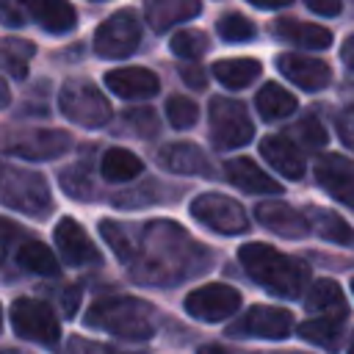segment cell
Masks as SVG:
<instances>
[{"instance_id": "6da1fadb", "label": "cell", "mask_w": 354, "mask_h": 354, "mask_svg": "<svg viewBox=\"0 0 354 354\" xmlns=\"http://www.w3.org/2000/svg\"><path fill=\"white\" fill-rule=\"evenodd\" d=\"M238 260L243 263V271L274 296L299 299L304 288H310V268L268 243H243L238 249Z\"/></svg>"}, {"instance_id": "7a4b0ae2", "label": "cell", "mask_w": 354, "mask_h": 354, "mask_svg": "<svg viewBox=\"0 0 354 354\" xmlns=\"http://www.w3.org/2000/svg\"><path fill=\"white\" fill-rule=\"evenodd\" d=\"M86 326L127 337L149 340L155 335V313L147 301L133 296H105L97 299L86 313Z\"/></svg>"}, {"instance_id": "3957f363", "label": "cell", "mask_w": 354, "mask_h": 354, "mask_svg": "<svg viewBox=\"0 0 354 354\" xmlns=\"http://www.w3.org/2000/svg\"><path fill=\"white\" fill-rule=\"evenodd\" d=\"M144 243H147V257H144V268H149L141 279L144 282H166L163 279V268H171V279H183L177 266H191V271H196V246L191 238H185V232L180 227H174L171 221H155L144 227Z\"/></svg>"}, {"instance_id": "277c9868", "label": "cell", "mask_w": 354, "mask_h": 354, "mask_svg": "<svg viewBox=\"0 0 354 354\" xmlns=\"http://www.w3.org/2000/svg\"><path fill=\"white\" fill-rule=\"evenodd\" d=\"M0 205L25 216H47L53 210L50 188L41 174L0 163Z\"/></svg>"}, {"instance_id": "5b68a950", "label": "cell", "mask_w": 354, "mask_h": 354, "mask_svg": "<svg viewBox=\"0 0 354 354\" xmlns=\"http://www.w3.org/2000/svg\"><path fill=\"white\" fill-rule=\"evenodd\" d=\"M61 113L80 127H102L111 122V102L91 80H66L58 91Z\"/></svg>"}, {"instance_id": "8992f818", "label": "cell", "mask_w": 354, "mask_h": 354, "mask_svg": "<svg viewBox=\"0 0 354 354\" xmlns=\"http://www.w3.org/2000/svg\"><path fill=\"white\" fill-rule=\"evenodd\" d=\"M207 111H210L207 113V119H210V141H213L216 149L230 152V149H238V147L252 141L254 124H252L246 108L238 100L213 97Z\"/></svg>"}, {"instance_id": "52a82bcc", "label": "cell", "mask_w": 354, "mask_h": 354, "mask_svg": "<svg viewBox=\"0 0 354 354\" xmlns=\"http://www.w3.org/2000/svg\"><path fill=\"white\" fill-rule=\"evenodd\" d=\"M141 41V22L133 8H122L111 14L94 30V53L100 58H127L136 53Z\"/></svg>"}, {"instance_id": "ba28073f", "label": "cell", "mask_w": 354, "mask_h": 354, "mask_svg": "<svg viewBox=\"0 0 354 354\" xmlns=\"http://www.w3.org/2000/svg\"><path fill=\"white\" fill-rule=\"evenodd\" d=\"M11 326L22 340L39 346H55L61 337L55 310L39 299H17L11 304Z\"/></svg>"}, {"instance_id": "9c48e42d", "label": "cell", "mask_w": 354, "mask_h": 354, "mask_svg": "<svg viewBox=\"0 0 354 354\" xmlns=\"http://www.w3.org/2000/svg\"><path fill=\"white\" fill-rule=\"evenodd\" d=\"M191 216L218 235H241L249 227L243 205L224 194H199L191 202Z\"/></svg>"}, {"instance_id": "30bf717a", "label": "cell", "mask_w": 354, "mask_h": 354, "mask_svg": "<svg viewBox=\"0 0 354 354\" xmlns=\"http://www.w3.org/2000/svg\"><path fill=\"white\" fill-rule=\"evenodd\" d=\"M293 329V315L282 307L254 304L238 321L227 326L230 337H260V340H282Z\"/></svg>"}, {"instance_id": "8fae6325", "label": "cell", "mask_w": 354, "mask_h": 354, "mask_svg": "<svg viewBox=\"0 0 354 354\" xmlns=\"http://www.w3.org/2000/svg\"><path fill=\"white\" fill-rule=\"evenodd\" d=\"M72 147L69 133L64 130H22L0 138V149L25 160H50Z\"/></svg>"}, {"instance_id": "7c38bea8", "label": "cell", "mask_w": 354, "mask_h": 354, "mask_svg": "<svg viewBox=\"0 0 354 354\" xmlns=\"http://www.w3.org/2000/svg\"><path fill=\"white\" fill-rule=\"evenodd\" d=\"M185 313L196 321H207V324H216L221 318H230L238 307H241V293L230 285H221V282H210V285H202V288H194L188 296H185Z\"/></svg>"}, {"instance_id": "4fadbf2b", "label": "cell", "mask_w": 354, "mask_h": 354, "mask_svg": "<svg viewBox=\"0 0 354 354\" xmlns=\"http://www.w3.org/2000/svg\"><path fill=\"white\" fill-rule=\"evenodd\" d=\"M318 185L354 210V160L346 155H321L313 166Z\"/></svg>"}, {"instance_id": "5bb4252c", "label": "cell", "mask_w": 354, "mask_h": 354, "mask_svg": "<svg viewBox=\"0 0 354 354\" xmlns=\"http://www.w3.org/2000/svg\"><path fill=\"white\" fill-rule=\"evenodd\" d=\"M53 238H55V246H58L61 257H64L69 266H100V263H102L100 249L91 243L88 232H86L72 216H64V218L55 224Z\"/></svg>"}, {"instance_id": "9a60e30c", "label": "cell", "mask_w": 354, "mask_h": 354, "mask_svg": "<svg viewBox=\"0 0 354 354\" xmlns=\"http://www.w3.org/2000/svg\"><path fill=\"white\" fill-rule=\"evenodd\" d=\"M277 69L299 88L304 91H321L329 86L332 80V69L310 55H299V53H282L277 55Z\"/></svg>"}, {"instance_id": "2e32d148", "label": "cell", "mask_w": 354, "mask_h": 354, "mask_svg": "<svg viewBox=\"0 0 354 354\" xmlns=\"http://www.w3.org/2000/svg\"><path fill=\"white\" fill-rule=\"evenodd\" d=\"M105 86L122 97V100H149L160 91V80L152 69L144 66H124V69H111L105 75Z\"/></svg>"}, {"instance_id": "e0dca14e", "label": "cell", "mask_w": 354, "mask_h": 354, "mask_svg": "<svg viewBox=\"0 0 354 354\" xmlns=\"http://www.w3.org/2000/svg\"><path fill=\"white\" fill-rule=\"evenodd\" d=\"M254 216L266 230H271L279 238H304L310 232V224H307L304 213H299L296 207H290L285 202H277V199L260 202L254 207Z\"/></svg>"}, {"instance_id": "ac0fdd59", "label": "cell", "mask_w": 354, "mask_h": 354, "mask_svg": "<svg viewBox=\"0 0 354 354\" xmlns=\"http://www.w3.org/2000/svg\"><path fill=\"white\" fill-rule=\"evenodd\" d=\"M260 155L288 180H301L307 171L304 155L296 149V144L288 136H266L260 141Z\"/></svg>"}, {"instance_id": "d6986e66", "label": "cell", "mask_w": 354, "mask_h": 354, "mask_svg": "<svg viewBox=\"0 0 354 354\" xmlns=\"http://www.w3.org/2000/svg\"><path fill=\"white\" fill-rule=\"evenodd\" d=\"M274 33L282 41L304 47V50H326L332 44V30L329 28L315 25V22H301L296 17H279L274 22Z\"/></svg>"}, {"instance_id": "ffe728a7", "label": "cell", "mask_w": 354, "mask_h": 354, "mask_svg": "<svg viewBox=\"0 0 354 354\" xmlns=\"http://www.w3.org/2000/svg\"><path fill=\"white\" fill-rule=\"evenodd\" d=\"M158 163L171 174H210L207 155L191 141H174L160 147Z\"/></svg>"}, {"instance_id": "44dd1931", "label": "cell", "mask_w": 354, "mask_h": 354, "mask_svg": "<svg viewBox=\"0 0 354 354\" xmlns=\"http://www.w3.org/2000/svg\"><path fill=\"white\" fill-rule=\"evenodd\" d=\"M224 174H227V180L235 185V188H241L243 194H279L282 191V185L274 180V177H268L254 160H249V158H232V160H227L224 163Z\"/></svg>"}, {"instance_id": "7402d4cb", "label": "cell", "mask_w": 354, "mask_h": 354, "mask_svg": "<svg viewBox=\"0 0 354 354\" xmlns=\"http://www.w3.org/2000/svg\"><path fill=\"white\" fill-rule=\"evenodd\" d=\"M202 11V6L196 0H152L144 6L147 22L155 33H166L180 22L194 19Z\"/></svg>"}, {"instance_id": "603a6c76", "label": "cell", "mask_w": 354, "mask_h": 354, "mask_svg": "<svg viewBox=\"0 0 354 354\" xmlns=\"http://www.w3.org/2000/svg\"><path fill=\"white\" fill-rule=\"evenodd\" d=\"M25 11L47 33H69L77 22V11L61 0H30L25 3Z\"/></svg>"}, {"instance_id": "cb8c5ba5", "label": "cell", "mask_w": 354, "mask_h": 354, "mask_svg": "<svg viewBox=\"0 0 354 354\" xmlns=\"http://www.w3.org/2000/svg\"><path fill=\"white\" fill-rule=\"evenodd\" d=\"M307 310L321 313V318H337V321H346L348 318L346 296H343V290H340V285L335 279H318L310 288Z\"/></svg>"}, {"instance_id": "d4e9b609", "label": "cell", "mask_w": 354, "mask_h": 354, "mask_svg": "<svg viewBox=\"0 0 354 354\" xmlns=\"http://www.w3.org/2000/svg\"><path fill=\"white\" fill-rule=\"evenodd\" d=\"M260 61L254 58H221L213 64V77L227 88H246L260 77Z\"/></svg>"}, {"instance_id": "484cf974", "label": "cell", "mask_w": 354, "mask_h": 354, "mask_svg": "<svg viewBox=\"0 0 354 354\" xmlns=\"http://www.w3.org/2000/svg\"><path fill=\"white\" fill-rule=\"evenodd\" d=\"M254 105L260 111V116L266 122H279V119H288L290 113H296L299 102L290 91H285L279 83H266L257 97H254Z\"/></svg>"}, {"instance_id": "4316f807", "label": "cell", "mask_w": 354, "mask_h": 354, "mask_svg": "<svg viewBox=\"0 0 354 354\" xmlns=\"http://www.w3.org/2000/svg\"><path fill=\"white\" fill-rule=\"evenodd\" d=\"M304 218H307L310 230H313L315 235H321L324 241H329V243L346 246V243H351V238H354L351 227H348L337 213H332V210H324V207L310 205V207L304 210Z\"/></svg>"}, {"instance_id": "83f0119b", "label": "cell", "mask_w": 354, "mask_h": 354, "mask_svg": "<svg viewBox=\"0 0 354 354\" xmlns=\"http://www.w3.org/2000/svg\"><path fill=\"white\" fill-rule=\"evenodd\" d=\"M141 171H144L141 158L122 147H111L100 160V174L108 183H127V180H136Z\"/></svg>"}, {"instance_id": "f1b7e54d", "label": "cell", "mask_w": 354, "mask_h": 354, "mask_svg": "<svg viewBox=\"0 0 354 354\" xmlns=\"http://www.w3.org/2000/svg\"><path fill=\"white\" fill-rule=\"evenodd\" d=\"M343 324L346 321H337V318H313L299 326V337L326 351H337L343 340Z\"/></svg>"}, {"instance_id": "f546056e", "label": "cell", "mask_w": 354, "mask_h": 354, "mask_svg": "<svg viewBox=\"0 0 354 354\" xmlns=\"http://www.w3.org/2000/svg\"><path fill=\"white\" fill-rule=\"evenodd\" d=\"M17 263H19L25 271H33V274H39V277H58V271H61L55 254H53L44 243H39V241L22 243L19 252H17Z\"/></svg>"}, {"instance_id": "4dcf8cb0", "label": "cell", "mask_w": 354, "mask_h": 354, "mask_svg": "<svg viewBox=\"0 0 354 354\" xmlns=\"http://www.w3.org/2000/svg\"><path fill=\"white\" fill-rule=\"evenodd\" d=\"M33 53H36V47H33L30 41H22V39H8V41H3V47H0V58H3L6 69H8L17 80H22V77L28 75V61L33 58Z\"/></svg>"}, {"instance_id": "1f68e13d", "label": "cell", "mask_w": 354, "mask_h": 354, "mask_svg": "<svg viewBox=\"0 0 354 354\" xmlns=\"http://www.w3.org/2000/svg\"><path fill=\"white\" fill-rule=\"evenodd\" d=\"M216 30H218V36L224 41H249V39H254V22L246 19L238 11L221 14L218 22H216Z\"/></svg>"}, {"instance_id": "d6a6232c", "label": "cell", "mask_w": 354, "mask_h": 354, "mask_svg": "<svg viewBox=\"0 0 354 354\" xmlns=\"http://www.w3.org/2000/svg\"><path fill=\"white\" fill-rule=\"evenodd\" d=\"M169 47H171V53H174V55L194 61V58H199V55H205V53H207V36H205L202 30L185 28V30H177V33L171 36Z\"/></svg>"}, {"instance_id": "836d02e7", "label": "cell", "mask_w": 354, "mask_h": 354, "mask_svg": "<svg viewBox=\"0 0 354 354\" xmlns=\"http://www.w3.org/2000/svg\"><path fill=\"white\" fill-rule=\"evenodd\" d=\"M166 116H169L171 127L188 130V127L196 124L199 108H196L194 100H188V97H183V94H174V97H169V102H166Z\"/></svg>"}, {"instance_id": "e575fe53", "label": "cell", "mask_w": 354, "mask_h": 354, "mask_svg": "<svg viewBox=\"0 0 354 354\" xmlns=\"http://www.w3.org/2000/svg\"><path fill=\"white\" fill-rule=\"evenodd\" d=\"M100 232H102V238L111 243V249L116 252V257H119V260L133 263L136 246H133V241L127 238V232H124L119 224H113V221H100Z\"/></svg>"}, {"instance_id": "d590c367", "label": "cell", "mask_w": 354, "mask_h": 354, "mask_svg": "<svg viewBox=\"0 0 354 354\" xmlns=\"http://www.w3.org/2000/svg\"><path fill=\"white\" fill-rule=\"evenodd\" d=\"M293 133H296V138H299L304 147H315V149H321V147L329 141L326 127H324L315 116H304V119L293 127Z\"/></svg>"}, {"instance_id": "8d00e7d4", "label": "cell", "mask_w": 354, "mask_h": 354, "mask_svg": "<svg viewBox=\"0 0 354 354\" xmlns=\"http://www.w3.org/2000/svg\"><path fill=\"white\" fill-rule=\"evenodd\" d=\"M124 119H127L133 127H138L141 136H152V133H158V119H155L152 108H130V111L124 113Z\"/></svg>"}, {"instance_id": "74e56055", "label": "cell", "mask_w": 354, "mask_h": 354, "mask_svg": "<svg viewBox=\"0 0 354 354\" xmlns=\"http://www.w3.org/2000/svg\"><path fill=\"white\" fill-rule=\"evenodd\" d=\"M180 75H183V80L188 83V88L202 91V88L207 86V75L202 72V66H183V69H180Z\"/></svg>"}, {"instance_id": "f35d334b", "label": "cell", "mask_w": 354, "mask_h": 354, "mask_svg": "<svg viewBox=\"0 0 354 354\" xmlns=\"http://www.w3.org/2000/svg\"><path fill=\"white\" fill-rule=\"evenodd\" d=\"M72 354H122V351L108 348V346H100V343H88V340L75 337V340H72Z\"/></svg>"}, {"instance_id": "ab89813d", "label": "cell", "mask_w": 354, "mask_h": 354, "mask_svg": "<svg viewBox=\"0 0 354 354\" xmlns=\"http://www.w3.org/2000/svg\"><path fill=\"white\" fill-rule=\"evenodd\" d=\"M0 25H8V28H19V25H25V19H22V8L11 6V3H3V6H0Z\"/></svg>"}, {"instance_id": "60d3db41", "label": "cell", "mask_w": 354, "mask_h": 354, "mask_svg": "<svg viewBox=\"0 0 354 354\" xmlns=\"http://www.w3.org/2000/svg\"><path fill=\"white\" fill-rule=\"evenodd\" d=\"M307 8L313 14H321V17H337L340 14V3L337 0H307Z\"/></svg>"}, {"instance_id": "b9f144b4", "label": "cell", "mask_w": 354, "mask_h": 354, "mask_svg": "<svg viewBox=\"0 0 354 354\" xmlns=\"http://www.w3.org/2000/svg\"><path fill=\"white\" fill-rule=\"evenodd\" d=\"M340 58H343V64H348L351 69H354V33L346 39V44L340 47Z\"/></svg>"}, {"instance_id": "7bdbcfd3", "label": "cell", "mask_w": 354, "mask_h": 354, "mask_svg": "<svg viewBox=\"0 0 354 354\" xmlns=\"http://www.w3.org/2000/svg\"><path fill=\"white\" fill-rule=\"evenodd\" d=\"M252 6H254V8H260V11H279V8H288L290 3H288V0H279V3H266V0H252Z\"/></svg>"}, {"instance_id": "ee69618b", "label": "cell", "mask_w": 354, "mask_h": 354, "mask_svg": "<svg viewBox=\"0 0 354 354\" xmlns=\"http://www.w3.org/2000/svg\"><path fill=\"white\" fill-rule=\"evenodd\" d=\"M11 102V88H8V83L0 77V108H6Z\"/></svg>"}, {"instance_id": "f6af8a7d", "label": "cell", "mask_w": 354, "mask_h": 354, "mask_svg": "<svg viewBox=\"0 0 354 354\" xmlns=\"http://www.w3.org/2000/svg\"><path fill=\"white\" fill-rule=\"evenodd\" d=\"M196 354H227V348H221V346H216V343H207V346H199Z\"/></svg>"}, {"instance_id": "bcb514c9", "label": "cell", "mask_w": 354, "mask_h": 354, "mask_svg": "<svg viewBox=\"0 0 354 354\" xmlns=\"http://www.w3.org/2000/svg\"><path fill=\"white\" fill-rule=\"evenodd\" d=\"M3 257H6V243L0 241V263H3Z\"/></svg>"}, {"instance_id": "7dc6e473", "label": "cell", "mask_w": 354, "mask_h": 354, "mask_svg": "<svg viewBox=\"0 0 354 354\" xmlns=\"http://www.w3.org/2000/svg\"><path fill=\"white\" fill-rule=\"evenodd\" d=\"M0 354H19V351H14V348H0Z\"/></svg>"}, {"instance_id": "c3c4849f", "label": "cell", "mask_w": 354, "mask_h": 354, "mask_svg": "<svg viewBox=\"0 0 354 354\" xmlns=\"http://www.w3.org/2000/svg\"><path fill=\"white\" fill-rule=\"evenodd\" d=\"M348 354H354V340H351V346H348Z\"/></svg>"}, {"instance_id": "681fc988", "label": "cell", "mask_w": 354, "mask_h": 354, "mask_svg": "<svg viewBox=\"0 0 354 354\" xmlns=\"http://www.w3.org/2000/svg\"><path fill=\"white\" fill-rule=\"evenodd\" d=\"M0 326H3V307H0Z\"/></svg>"}, {"instance_id": "f907efd6", "label": "cell", "mask_w": 354, "mask_h": 354, "mask_svg": "<svg viewBox=\"0 0 354 354\" xmlns=\"http://www.w3.org/2000/svg\"><path fill=\"white\" fill-rule=\"evenodd\" d=\"M351 290H354V282H351Z\"/></svg>"}]
</instances>
